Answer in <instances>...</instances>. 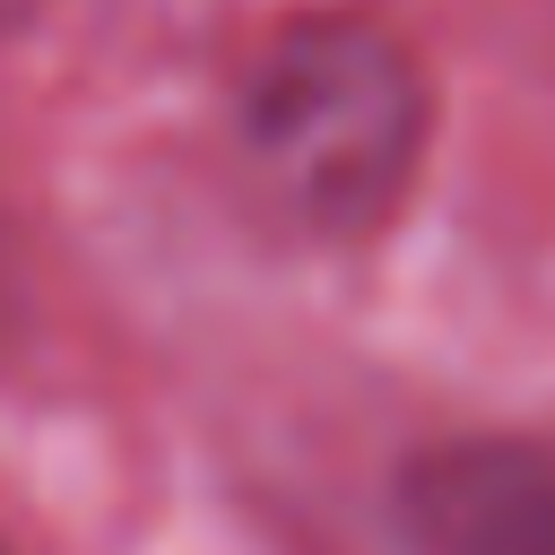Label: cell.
Masks as SVG:
<instances>
[{"instance_id":"1","label":"cell","mask_w":555,"mask_h":555,"mask_svg":"<svg viewBox=\"0 0 555 555\" xmlns=\"http://www.w3.org/2000/svg\"><path fill=\"white\" fill-rule=\"evenodd\" d=\"M425 69L364 9L286 17L243 69V165L312 243H364L425 165Z\"/></svg>"},{"instance_id":"2","label":"cell","mask_w":555,"mask_h":555,"mask_svg":"<svg viewBox=\"0 0 555 555\" xmlns=\"http://www.w3.org/2000/svg\"><path fill=\"white\" fill-rule=\"evenodd\" d=\"M408 555H555V442L451 434L390 486Z\"/></svg>"},{"instance_id":"3","label":"cell","mask_w":555,"mask_h":555,"mask_svg":"<svg viewBox=\"0 0 555 555\" xmlns=\"http://www.w3.org/2000/svg\"><path fill=\"white\" fill-rule=\"evenodd\" d=\"M26 9H35V0H0V17H26Z\"/></svg>"}]
</instances>
